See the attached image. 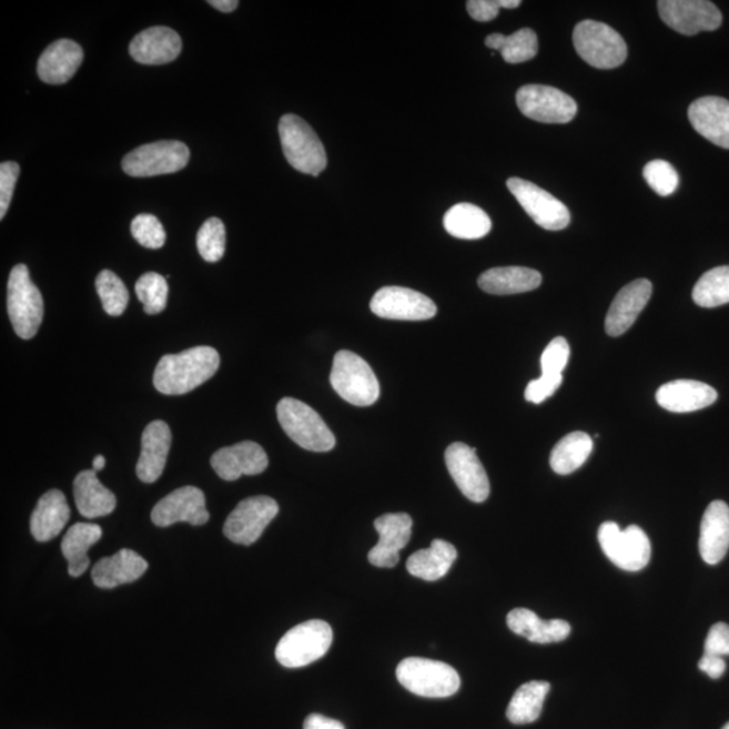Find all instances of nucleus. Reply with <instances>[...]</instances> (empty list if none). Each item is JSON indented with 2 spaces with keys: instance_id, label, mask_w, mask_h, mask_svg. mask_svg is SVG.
Returning a JSON list of instances; mask_svg holds the SVG:
<instances>
[{
  "instance_id": "obj_1",
  "label": "nucleus",
  "mask_w": 729,
  "mask_h": 729,
  "mask_svg": "<svg viewBox=\"0 0 729 729\" xmlns=\"http://www.w3.org/2000/svg\"><path fill=\"white\" fill-rule=\"evenodd\" d=\"M220 353L211 346H196L183 353L168 354L154 371V388L162 395L190 394L220 369Z\"/></svg>"
},
{
  "instance_id": "obj_2",
  "label": "nucleus",
  "mask_w": 729,
  "mask_h": 729,
  "mask_svg": "<svg viewBox=\"0 0 729 729\" xmlns=\"http://www.w3.org/2000/svg\"><path fill=\"white\" fill-rule=\"evenodd\" d=\"M279 133L285 159L292 168L315 178L326 170V149L314 129L301 117L284 115L279 123Z\"/></svg>"
},
{
  "instance_id": "obj_3",
  "label": "nucleus",
  "mask_w": 729,
  "mask_h": 729,
  "mask_svg": "<svg viewBox=\"0 0 729 729\" xmlns=\"http://www.w3.org/2000/svg\"><path fill=\"white\" fill-rule=\"evenodd\" d=\"M277 419L284 433L305 450L327 453L335 447V436L321 415L297 398L280 401Z\"/></svg>"
},
{
  "instance_id": "obj_4",
  "label": "nucleus",
  "mask_w": 729,
  "mask_h": 729,
  "mask_svg": "<svg viewBox=\"0 0 729 729\" xmlns=\"http://www.w3.org/2000/svg\"><path fill=\"white\" fill-rule=\"evenodd\" d=\"M398 682L416 696L446 699L456 695L460 678L450 665L426 658H407L396 669Z\"/></svg>"
},
{
  "instance_id": "obj_5",
  "label": "nucleus",
  "mask_w": 729,
  "mask_h": 729,
  "mask_svg": "<svg viewBox=\"0 0 729 729\" xmlns=\"http://www.w3.org/2000/svg\"><path fill=\"white\" fill-rule=\"evenodd\" d=\"M330 383L336 394L357 407H369L379 397L378 379L360 355L341 351L335 354Z\"/></svg>"
},
{
  "instance_id": "obj_6",
  "label": "nucleus",
  "mask_w": 729,
  "mask_h": 729,
  "mask_svg": "<svg viewBox=\"0 0 729 729\" xmlns=\"http://www.w3.org/2000/svg\"><path fill=\"white\" fill-rule=\"evenodd\" d=\"M333 645V629L323 620L302 622L284 635L276 647L279 664L288 669L308 666L326 656Z\"/></svg>"
},
{
  "instance_id": "obj_7",
  "label": "nucleus",
  "mask_w": 729,
  "mask_h": 729,
  "mask_svg": "<svg viewBox=\"0 0 729 729\" xmlns=\"http://www.w3.org/2000/svg\"><path fill=\"white\" fill-rule=\"evenodd\" d=\"M579 58L597 70H614L627 60V43L615 29L597 21L579 22L573 33Z\"/></svg>"
},
{
  "instance_id": "obj_8",
  "label": "nucleus",
  "mask_w": 729,
  "mask_h": 729,
  "mask_svg": "<svg viewBox=\"0 0 729 729\" xmlns=\"http://www.w3.org/2000/svg\"><path fill=\"white\" fill-rule=\"evenodd\" d=\"M8 313L20 338H34L43 320V298L40 290L31 282L27 265H16L10 273Z\"/></svg>"
},
{
  "instance_id": "obj_9",
  "label": "nucleus",
  "mask_w": 729,
  "mask_h": 729,
  "mask_svg": "<svg viewBox=\"0 0 729 729\" xmlns=\"http://www.w3.org/2000/svg\"><path fill=\"white\" fill-rule=\"evenodd\" d=\"M598 541L610 563L626 571H639L650 563L651 544L638 526L622 531L618 523H603L598 528Z\"/></svg>"
},
{
  "instance_id": "obj_10",
  "label": "nucleus",
  "mask_w": 729,
  "mask_h": 729,
  "mask_svg": "<svg viewBox=\"0 0 729 729\" xmlns=\"http://www.w3.org/2000/svg\"><path fill=\"white\" fill-rule=\"evenodd\" d=\"M190 149L180 141L148 143L130 152L122 161V170L132 178H153L176 173L190 162Z\"/></svg>"
},
{
  "instance_id": "obj_11",
  "label": "nucleus",
  "mask_w": 729,
  "mask_h": 729,
  "mask_svg": "<svg viewBox=\"0 0 729 729\" xmlns=\"http://www.w3.org/2000/svg\"><path fill=\"white\" fill-rule=\"evenodd\" d=\"M516 103L523 115L540 123H569L578 110L575 99L550 85L522 87Z\"/></svg>"
},
{
  "instance_id": "obj_12",
  "label": "nucleus",
  "mask_w": 729,
  "mask_h": 729,
  "mask_svg": "<svg viewBox=\"0 0 729 729\" xmlns=\"http://www.w3.org/2000/svg\"><path fill=\"white\" fill-rule=\"evenodd\" d=\"M279 504L267 496L242 500L224 523L223 534L236 545L251 546L279 514Z\"/></svg>"
},
{
  "instance_id": "obj_13",
  "label": "nucleus",
  "mask_w": 729,
  "mask_h": 729,
  "mask_svg": "<svg viewBox=\"0 0 729 729\" xmlns=\"http://www.w3.org/2000/svg\"><path fill=\"white\" fill-rule=\"evenodd\" d=\"M507 186L523 210L541 229L548 230V232H559L569 226V209L550 192L519 178L508 179Z\"/></svg>"
},
{
  "instance_id": "obj_14",
  "label": "nucleus",
  "mask_w": 729,
  "mask_h": 729,
  "mask_svg": "<svg viewBox=\"0 0 729 729\" xmlns=\"http://www.w3.org/2000/svg\"><path fill=\"white\" fill-rule=\"evenodd\" d=\"M372 313L392 321H428L438 313L436 304L421 292L404 286H384L371 302Z\"/></svg>"
},
{
  "instance_id": "obj_15",
  "label": "nucleus",
  "mask_w": 729,
  "mask_h": 729,
  "mask_svg": "<svg viewBox=\"0 0 729 729\" xmlns=\"http://www.w3.org/2000/svg\"><path fill=\"white\" fill-rule=\"evenodd\" d=\"M657 6L662 21L679 34L718 30L722 23L720 10L707 0H660Z\"/></svg>"
},
{
  "instance_id": "obj_16",
  "label": "nucleus",
  "mask_w": 729,
  "mask_h": 729,
  "mask_svg": "<svg viewBox=\"0 0 729 729\" xmlns=\"http://www.w3.org/2000/svg\"><path fill=\"white\" fill-rule=\"evenodd\" d=\"M445 459L448 473L465 497L473 503H484L489 497V478L476 448L456 442L447 447Z\"/></svg>"
},
{
  "instance_id": "obj_17",
  "label": "nucleus",
  "mask_w": 729,
  "mask_h": 729,
  "mask_svg": "<svg viewBox=\"0 0 729 729\" xmlns=\"http://www.w3.org/2000/svg\"><path fill=\"white\" fill-rule=\"evenodd\" d=\"M210 520L205 508V496L196 486H183L162 498L152 510V522L158 527H170L185 522L192 526H203Z\"/></svg>"
},
{
  "instance_id": "obj_18",
  "label": "nucleus",
  "mask_w": 729,
  "mask_h": 729,
  "mask_svg": "<svg viewBox=\"0 0 729 729\" xmlns=\"http://www.w3.org/2000/svg\"><path fill=\"white\" fill-rule=\"evenodd\" d=\"M375 528L378 544L367 554L373 566L391 569L401 560V551L413 534V519L407 514H386L377 517Z\"/></svg>"
},
{
  "instance_id": "obj_19",
  "label": "nucleus",
  "mask_w": 729,
  "mask_h": 729,
  "mask_svg": "<svg viewBox=\"0 0 729 729\" xmlns=\"http://www.w3.org/2000/svg\"><path fill=\"white\" fill-rule=\"evenodd\" d=\"M210 463L224 482H236L241 476L261 475L270 465V459L263 447L255 442L245 441L220 448Z\"/></svg>"
},
{
  "instance_id": "obj_20",
  "label": "nucleus",
  "mask_w": 729,
  "mask_h": 729,
  "mask_svg": "<svg viewBox=\"0 0 729 729\" xmlns=\"http://www.w3.org/2000/svg\"><path fill=\"white\" fill-rule=\"evenodd\" d=\"M652 295V284L647 279L635 280L621 288L610 304L606 330L610 336H620L632 327Z\"/></svg>"
},
{
  "instance_id": "obj_21",
  "label": "nucleus",
  "mask_w": 729,
  "mask_h": 729,
  "mask_svg": "<svg viewBox=\"0 0 729 729\" xmlns=\"http://www.w3.org/2000/svg\"><path fill=\"white\" fill-rule=\"evenodd\" d=\"M183 42L176 31L154 27L141 31L130 43L132 58L145 65H162L176 60L182 53Z\"/></svg>"
},
{
  "instance_id": "obj_22",
  "label": "nucleus",
  "mask_w": 729,
  "mask_h": 729,
  "mask_svg": "<svg viewBox=\"0 0 729 729\" xmlns=\"http://www.w3.org/2000/svg\"><path fill=\"white\" fill-rule=\"evenodd\" d=\"M689 121L696 132L720 148L729 149V102L725 98L706 97L689 105Z\"/></svg>"
},
{
  "instance_id": "obj_23",
  "label": "nucleus",
  "mask_w": 729,
  "mask_h": 729,
  "mask_svg": "<svg viewBox=\"0 0 729 729\" xmlns=\"http://www.w3.org/2000/svg\"><path fill=\"white\" fill-rule=\"evenodd\" d=\"M171 444L172 433L165 422L154 421L143 429L141 456L135 469L142 483L152 484L161 477Z\"/></svg>"
},
{
  "instance_id": "obj_24",
  "label": "nucleus",
  "mask_w": 729,
  "mask_h": 729,
  "mask_svg": "<svg viewBox=\"0 0 729 729\" xmlns=\"http://www.w3.org/2000/svg\"><path fill=\"white\" fill-rule=\"evenodd\" d=\"M718 401L712 386L695 379H677L664 384L657 392V402L664 409L676 414L695 413Z\"/></svg>"
},
{
  "instance_id": "obj_25",
  "label": "nucleus",
  "mask_w": 729,
  "mask_h": 729,
  "mask_svg": "<svg viewBox=\"0 0 729 729\" xmlns=\"http://www.w3.org/2000/svg\"><path fill=\"white\" fill-rule=\"evenodd\" d=\"M700 556L708 565H718L729 550V507L725 502L710 503L702 516Z\"/></svg>"
},
{
  "instance_id": "obj_26",
  "label": "nucleus",
  "mask_w": 729,
  "mask_h": 729,
  "mask_svg": "<svg viewBox=\"0 0 729 729\" xmlns=\"http://www.w3.org/2000/svg\"><path fill=\"white\" fill-rule=\"evenodd\" d=\"M84 52L78 42L59 40L41 54L37 72L47 84H65L83 64Z\"/></svg>"
},
{
  "instance_id": "obj_27",
  "label": "nucleus",
  "mask_w": 729,
  "mask_h": 729,
  "mask_svg": "<svg viewBox=\"0 0 729 729\" xmlns=\"http://www.w3.org/2000/svg\"><path fill=\"white\" fill-rule=\"evenodd\" d=\"M148 567L146 560L140 554L122 548L114 556L99 560L92 567L91 577L98 588L112 589L136 581L145 575Z\"/></svg>"
},
{
  "instance_id": "obj_28",
  "label": "nucleus",
  "mask_w": 729,
  "mask_h": 729,
  "mask_svg": "<svg viewBox=\"0 0 729 729\" xmlns=\"http://www.w3.org/2000/svg\"><path fill=\"white\" fill-rule=\"evenodd\" d=\"M71 519L67 498L59 489L43 495L30 517V531L37 541H49L58 537Z\"/></svg>"
},
{
  "instance_id": "obj_29",
  "label": "nucleus",
  "mask_w": 729,
  "mask_h": 729,
  "mask_svg": "<svg viewBox=\"0 0 729 729\" xmlns=\"http://www.w3.org/2000/svg\"><path fill=\"white\" fill-rule=\"evenodd\" d=\"M507 625L514 634L539 645L558 644L571 632L569 622L560 619L541 620L537 614L526 608L510 610Z\"/></svg>"
},
{
  "instance_id": "obj_30",
  "label": "nucleus",
  "mask_w": 729,
  "mask_h": 729,
  "mask_svg": "<svg viewBox=\"0 0 729 729\" xmlns=\"http://www.w3.org/2000/svg\"><path fill=\"white\" fill-rule=\"evenodd\" d=\"M74 503L87 519L108 516L117 508V497L99 482L95 470L80 472L73 483Z\"/></svg>"
},
{
  "instance_id": "obj_31",
  "label": "nucleus",
  "mask_w": 729,
  "mask_h": 729,
  "mask_svg": "<svg viewBox=\"0 0 729 729\" xmlns=\"http://www.w3.org/2000/svg\"><path fill=\"white\" fill-rule=\"evenodd\" d=\"M541 274L531 267L503 266L486 271L478 286L490 295H516L539 288Z\"/></svg>"
},
{
  "instance_id": "obj_32",
  "label": "nucleus",
  "mask_w": 729,
  "mask_h": 729,
  "mask_svg": "<svg viewBox=\"0 0 729 729\" xmlns=\"http://www.w3.org/2000/svg\"><path fill=\"white\" fill-rule=\"evenodd\" d=\"M458 557L457 548L446 540L435 539L432 546L416 551L407 560L411 576L434 583L444 578Z\"/></svg>"
},
{
  "instance_id": "obj_33",
  "label": "nucleus",
  "mask_w": 729,
  "mask_h": 729,
  "mask_svg": "<svg viewBox=\"0 0 729 729\" xmlns=\"http://www.w3.org/2000/svg\"><path fill=\"white\" fill-rule=\"evenodd\" d=\"M102 535V528L92 523H77L68 529L61 541V551L67 559L68 573L71 577L83 576L89 569V550L101 540Z\"/></svg>"
},
{
  "instance_id": "obj_34",
  "label": "nucleus",
  "mask_w": 729,
  "mask_h": 729,
  "mask_svg": "<svg viewBox=\"0 0 729 729\" xmlns=\"http://www.w3.org/2000/svg\"><path fill=\"white\" fill-rule=\"evenodd\" d=\"M446 232L459 240H479L488 235L492 221L483 209L470 203H459L444 217Z\"/></svg>"
},
{
  "instance_id": "obj_35",
  "label": "nucleus",
  "mask_w": 729,
  "mask_h": 729,
  "mask_svg": "<svg viewBox=\"0 0 729 729\" xmlns=\"http://www.w3.org/2000/svg\"><path fill=\"white\" fill-rule=\"evenodd\" d=\"M594 452V439L587 433L576 432L564 436L553 448L551 469L557 475L566 476L581 467Z\"/></svg>"
},
{
  "instance_id": "obj_36",
  "label": "nucleus",
  "mask_w": 729,
  "mask_h": 729,
  "mask_svg": "<svg viewBox=\"0 0 729 729\" xmlns=\"http://www.w3.org/2000/svg\"><path fill=\"white\" fill-rule=\"evenodd\" d=\"M551 685L546 681H529L515 691L507 708V718L513 725H531L537 721Z\"/></svg>"
},
{
  "instance_id": "obj_37",
  "label": "nucleus",
  "mask_w": 729,
  "mask_h": 729,
  "mask_svg": "<svg viewBox=\"0 0 729 729\" xmlns=\"http://www.w3.org/2000/svg\"><path fill=\"white\" fill-rule=\"evenodd\" d=\"M485 45L500 52L504 61L509 64H520L533 60L538 54V37L533 29H520L510 36L490 34L486 37Z\"/></svg>"
},
{
  "instance_id": "obj_38",
  "label": "nucleus",
  "mask_w": 729,
  "mask_h": 729,
  "mask_svg": "<svg viewBox=\"0 0 729 729\" xmlns=\"http://www.w3.org/2000/svg\"><path fill=\"white\" fill-rule=\"evenodd\" d=\"M693 301L702 308H715L728 304L729 265L718 266L702 274L695 286Z\"/></svg>"
},
{
  "instance_id": "obj_39",
  "label": "nucleus",
  "mask_w": 729,
  "mask_h": 729,
  "mask_svg": "<svg viewBox=\"0 0 729 729\" xmlns=\"http://www.w3.org/2000/svg\"><path fill=\"white\" fill-rule=\"evenodd\" d=\"M135 294L148 315H158L166 307L170 288H168L164 276L149 272L142 274L139 282L135 283Z\"/></svg>"
},
{
  "instance_id": "obj_40",
  "label": "nucleus",
  "mask_w": 729,
  "mask_h": 729,
  "mask_svg": "<svg viewBox=\"0 0 729 729\" xmlns=\"http://www.w3.org/2000/svg\"><path fill=\"white\" fill-rule=\"evenodd\" d=\"M95 285L105 313L121 316L129 304V291L122 280L114 272L102 271L98 274Z\"/></svg>"
},
{
  "instance_id": "obj_41",
  "label": "nucleus",
  "mask_w": 729,
  "mask_h": 729,
  "mask_svg": "<svg viewBox=\"0 0 729 729\" xmlns=\"http://www.w3.org/2000/svg\"><path fill=\"white\" fill-rule=\"evenodd\" d=\"M199 254L207 263H217L226 251V229L217 217H210L203 223L196 240Z\"/></svg>"
},
{
  "instance_id": "obj_42",
  "label": "nucleus",
  "mask_w": 729,
  "mask_h": 729,
  "mask_svg": "<svg viewBox=\"0 0 729 729\" xmlns=\"http://www.w3.org/2000/svg\"><path fill=\"white\" fill-rule=\"evenodd\" d=\"M644 176L648 185L659 196H670L678 189L679 176L675 168L665 160L648 162L644 170Z\"/></svg>"
},
{
  "instance_id": "obj_43",
  "label": "nucleus",
  "mask_w": 729,
  "mask_h": 729,
  "mask_svg": "<svg viewBox=\"0 0 729 729\" xmlns=\"http://www.w3.org/2000/svg\"><path fill=\"white\" fill-rule=\"evenodd\" d=\"M132 234L143 247L161 249L165 245V229L152 214L136 215L132 222Z\"/></svg>"
},
{
  "instance_id": "obj_44",
  "label": "nucleus",
  "mask_w": 729,
  "mask_h": 729,
  "mask_svg": "<svg viewBox=\"0 0 729 729\" xmlns=\"http://www.w3.org/2000/svg\"><path fill=\"white\" fill-rule=\"evenodd\" d=\"M570 346L563 336L554 338L540 357L541 375H563L569 363Z\"/></svg>"
},
{
  "instance_id": "obj_45",
  "label": "nucleus",
  "mask_w": 729,
  "mask_h": 729,
  "mask_svg": "<svg viewBox=\"0 0 729 729\" xmlns=\"http://www.w3.org/2000/svg\"><path fill=\"white\" fill-rule=\"evenodd\" d=\"M18 176H20V165L17 162H2L0 165V220H4L8 214Z\"/></svg>"
},
{
  "instance_id": "obj_46",
  "label": "nucleus",
  "mask_w": 729,
  "mask_h": 729,
  "mask_svg": "<svg viewBox=\"0 0 729 729\" xmlns=\"http://www.w3.org/2000/svg\"><path fill=\"white\" fill-rule=\"evenodd\" d=\"M563 382V375H541L539 378L533 379L526 388V401L533 404L544 403L546 398L556 394Z\"/></svg>"
},
{
  "instance_id": "obj_47",
  "label": "nucleus",
  "mask_w": 729,
  "mask_h": 729,
  "mask_svg": "<svg viewBox=\"0 0 729 729\" xmlns=\"http://www.w3.org/2000/svg\"><path fill=\"white\" fill-rule=\"evenodd\" d=\"M703 654L718 657L729 656V626L726 622H716L710 627Z\"/></svg>"
},
{
  "instance_id": "obj_48",
  "label": "nucleus",
  "mask_w": 729,
  "mask_h": 729,
  "mask_svg": "<svg viewBox=\"0 0 729 729\" xmlns=\"http://www.w3.org/2000/svg\"><path fill=\"white\" fill-rule=\"evenodd\" d=\"M466 9L473 20L490 22L495 20L502 8L498 0H469L466 3Z\"/></svg>"
},
{
  "instance_id": "obj_49",
  "label": "nucleus",
  "mask_w": 729,
  "mask_h": 729,
  "mask_svg": "<svg viewBox=\"0 0 729 729\" xmlns=\"http://www.w3.org/2000/svg\"><path fill=\"white\" fill-rule=\"evenodd\" d=\"M699 669L712 679H718L725 675L727 665L722 657L703 654L699 662Z\"/></svg>"
},
{
  "instance_id": "obj_50",
  "label": "nucleus",
  "mask_w": 729,
  "mask_h": 729,
  "mask_svg": "<svg viewBox=\"0 0 729 729\" xmlns=\"http://www.w3.org/2000/svg\"><path fill=\"white\" fill-rule=\"evenodd\" d=\"M304 729H345L341 721L313 713L304 720Z\"/></svg>"
},
{
  "instance_id": "obj_51",
  "label": "nucleus",
  "mask_w": 729,
  "mask_h": 729,
  "mask_svg": "<svg viewBox=\"0 0 729 729\" xmlns=\"http://www.w3.org/2000/svg\"><path fill=\"white\" fill-rule=\"evenodd\" d=\"M209 4L222 12H233L239 8L240 2L236 0H210Z\"/></svg>"
},
{
  "instance_id": "obj_52",
  "label": "nucleus",
  "mask_w": 729,
  "mask_h": 729,
  "mask_svg": "<svg viewBox=\"0 0 729 729\" xmlns=\"http://www.w3.org/2000/svg\"><path fill=\"white\" fill-rule=\"evenodd\" d=\"M502 9H517L522 4L520 0H498Z\"/></svg>"
},
{
  "instance_id": "obj_53",
  "label": "nucleus",
  "mask_w": 729,
  "mask_h": 729,
  "mask_svg": "<svg viewBox=\"0 0 729 729\" xmlns=\"http://www.w3.org/2000/svg\"><path fill=\"white\" fill-rule=\"evenodd\" d=\"M104 466H105V458L103 456H97L95 458H93L92 470H95L98 473L99 470L104 469Z\"/></svg>"
},
{
  "instance_id": "obj_54",
  "label": "nucleus",
  "mask_w": 729,
  "mask_h": 729,
  "mask_svg": "<svg viewBox=\"0 0 729 729\" xmlns=\"http://www.w3.org/2000/svg\"><path fill=\"white\" fill-rule=\"evenodd\" d=\"M722 729H729V722H727V725L722 727Z\"/></svg>"
}]
</instances>
